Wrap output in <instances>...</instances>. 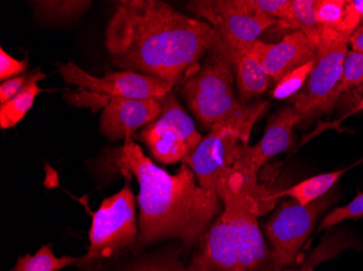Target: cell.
<instances>
[{"label": "cell", "instance_id": "cell-29", "mask_svg": "<svg viewBox=\"0 0 363 271\" xmlns=\"http://www.w3.org/2000/svg\"><path fill=\"white\" fill-rule=\"evenodd\" d=\"M32 74V73H30ZM30 74L20 75L8 81H1L0 85V105L8 103L14 96L18 95L30 79Z\"/></svg>", "mask_w": 363, "mask_h": 271}, {"label": "cell", "instance_id": "cell-7", "mask_svg": "<svg viewBox=\"0 0 363 271\" xmlns=\"http://www.w3.org/2000/svg\"><path fill=\"white\" fill-rule=\"evenodd\" d=\"M335 200L336 191L331 190L310 204L286 201L275 211L264 231L274 256L277 271L284 270L295 263L320 216Z\"/></svg>", "mask_w": 363, "mask_h": 271}, {"label": "cell", "instance_id": "cell-31", "mask_svg": "<svg viewBox=\"0 0 363 271\" xmlns=\"http://www.w3.org/2000/svg\"><path fill=\"white\" fill-rule=\"evenodd\" d=\"M363 96V83L359 88L354 89L352 93H347V99L350 103H352V108L358 103L359 100L362 98Z\"/></svg>", "mask_w": 363, "mask_h": 271}, {"label": "cell", "instance_id": "cell-28", "mask_svg": "<svg viewBox=\"0 0 363 271\" xmlns=\"http://www.w3.org/2000/svg\"><path fill=\"white\" fill-rule=\"evenodd\" d=\"M28 59L26 60H16L9 54L0 49V79L1 81H8L13 77L20 76L28 69Z\"/></svg>", "mask_w": 363, "mask_h": 271}, {"label": "cell", "instance_id": "cell-20", "mask_svg": "<svg viewBox=\"0 0 363 271\" xmlns=\"http://www.w3.org/2000/svg\"><path fill=\"white\" fill-rule=\"evenodd\" d=\"M363 83V54L362 52H348L344 61L342 74L336 88L328 98L325 107V114L331 113L342 95H347Z\"/></svg>", "mask_w": 363, "mask_h": 271}, {"label": "cell", "instance_id": "cell-26", "mask_svg": "<svg viewBox=\"0 0 363 271\" xmlns=\"http://www.w3.org/2000/svg\"><path fill=\"white\" fill-rule=\"evenodd\" d=\"M124 271H187V267L175 256L164 255L135 263Z\"/></svg>", "mask_w": 363, "mask_h": 271}, {"label": "cell", "instance_id": "cell-8", "mask_svg": "<svg viewBox=\"0 0 363 271\" xmlns=\"http://www.w3.org/2000/svg\"><path fill=\"white\" fill-rule=\"evenodd\" d=\"M187 9L209 23L226 48L256 42L277 22L257 9L252 0H196Z\"/></svg>", "mask_w": 363, "mask_h": 271}, {"label": "cell", "instance_id": "cell-18", "mask_svg": "<svg viewBox=\"0 0 363 271\" xmlns=\"http://www.w3.org/2000/svg\"><path fill=\"white\" fill-rule=\"evenodd\" d=\"M91 4L85 0H42L33 1L32 6L38 21L56 25L79 19L86 13Z\"/></svg>", "mask_w": 363, "mask_h": 271}, {"label": "cell", "instance_id": "cell-30", "mask_svg": "<svg viewBox=\"0 0 363 271\" xmlns=\"http://www.w3.org/2000/svg\"><path fill=\"white\" fill-rule=\"evenodd\" d=\"M350 45L354 52L363 54V24H361L350 38Z\"/></svg>", "mask_w": 363, "mask_h": 271}, {"label": "cell", "instance_id": "cell-9", "mask_svg": "<svg viewBox=\"0 0 363 271\" xmlns=\"http://www.w3.org/2000/svg\"><path fill=\"white\" fill-rule=\"evenodd\" d=\"M152 156L164 164L183 162L193 154L203 137L193 118L179 105L174 93L162 100V113L138 134Z\"/></svg>", "mask_w": 363, "mask_h": 271}, {"label": "cell", "instance_id": "cell-17", "mask_svg": "<svg viewBox=\"0 0 363 271\" xmlns=\"http://www.w3.org/2000/svg\"><path fill=\"white\" fill-rule=\"evenodd\" d=\"M46 77L47 75L40 71L32 73L26 86L8 103L0 105V127L1 129L13 128L26 117V114L35 103L36 97L43 91V89L38 85V81L46 79Z\"/></svg>", "mask_w": 363, "mask_h": 271}, {"label": "cell", "instance_id": "cell-21", "mask_svg": "<svg viewBox=\"0 0 363 271\" xmlns=\"http://www.w3.org/2000/svg\"><path fill=\"white\" fill-rule=\"evenodd\" d=\"M81 258L63 256L57 258L52 252V244L42 246L34 255L21 256L12 271H59L65 267L77 264Z\"/></svg>", "mask_w": 363, "mask_h": 271}, {"label": "cell", "instance_id": "cell-1", "mask_svg": "<svg viewBox=\"0 0 363 271\" xmlns=\"http://www.w3.org/2000/svg\"><path fill=\"white\" fill-rule=\"evenodd\" d=\"M219 35L203 20L193 19L160 0H121L106 30L110 59L123 70L174 86L199 67Z\"/></svg>", "mask_w": 363, "mask_h": 271}, {"label": "cell", "instance_id": "cell-11", "mask_svg": "<svg viewBox=\"0 0 363 271\" xmlns=\"http://www.w3.org/2000/svg\"><path fill=\"white\" fill-rule=\"evenodd\" d=\"M59 73L71 85L89 91L96 95H103L106 100L112 97L133 98V99H157L162 101L172 93V85L168 81L133 71H108L103 77L94 76L82 70L72 61L60 63Z\"/></svg>", "mask_w": 363, "mask_h": 271}, {"label": "cell", "instance_id": "cell-16", "mask_svg": "<svg viewBox=\"0 0 363 271\" xmlns=\"http://www.w3.org/2000/svg\"><path fill=\"white\" fill-rule=\"evenodd\" d=\"M350 168V167H346V168L338 169L335 172L310 177V178L291 185L289 188L274 192L273 199L277 201L279 197H289L293 199V201L297 202L298 204H310L312 202L317 201L328 195L333 188L334 185L340 180V177Z\"/></svg>", "mask_w": 363, "mask_h": 271}, {"label": "cell", "instance_id": "cell-19", "mask_svg": "<svg viewBox=\"0 0 363 271\" xmlns=\"http://www.w3.org/2000/svg\"><path fill=\"white\" fill-rule=\"evenodd\" d=\"M354 240L348 236L346 232L340 230L338 231L328 230L319 246L306 256L301 266L294 269L286 268L282 271H315V268L318 265L337 258L342 250L348 248H354Z\"/></svg>", "mask_w": 363, "mask_h": 271}, {"label": "cell", "instance_id": "cell-25", "mask_svg": "<svg viewBox=\"0 0 363 271\" xmlns=\"http://www.w3.org/2000/svg\"><path fill=\"white\" fill-rule=\"evenodd\" d=\"M252 5L286 28L293 24L291 0H252Z\"/></svg>", "mask_w": 363, "mask_h": 271}, {"label": "cell", "instance_id": "cell-24", "mask_svg": "<svg viewBox=\"0 0 363 271\" xmlns=\"http://www.w3.org/2000/svg\"><path fill=\"white\" fill-rule=\"evenodd\" d=\"M363 216V192L358 193L357 197L344 207H338L332 209L325 217L322 219L319 226V232L324 230H331L347 219H359Z\"/></svg>", "mask_w": 363, "mask_h": 271}, {"label": "cell", "instance_id": "cell-4", "mask_svg": "<svg viewBox=\"0 0 363 271\" xmlns=\"http://www.w3.org/2000/svg\"><path fill=\"white\" fill-rule=\"evenodd\" d=\"M233 61L221 40H218L205 60L181 83V93L203 127L221 124L252 130L266 111L269 101L242 105L234 89Z\"/></svg>", "mask_w": 363, "mask_h": 271}, {"label": "cell", "instance_id": "cell-23", "mask_svg": "<svg viewBox=\"0 0 363 271\" xmlns=\"http://www.w3.org/2000/svg\"><path fill=\"white\" fill-rule=\"evenodd\" d=\"M315 60L310 61V62L297 67L291 72L287 73L281 81H277L272 93H271L273 99H289V98H293L294 96L297 95L299 91L303 88V85L307 83L308 79L311 74L312 69L315 67Z\"/></svg>", "mask_w": 363, "mask_h": 271}, {"label": "cell", "instance_id": "cell-2", "mask_svg": "<svg viewBox=\"0 0 363 271\" xmlns=\"http://www.w3.org/2000/svg\"><path fill=\"white\" fill-rule=\"evenodd\" d=\"M114 161L126 177H135L140 185L136 248L171 238L187 246L199 243L221 214L222 202L217 193L199 185L186 164H182L177 174H169L147 158L130 138Z\"/></svg>", "mask_w": 363, "mask_h": 271}, {"label": "cell", "instance_id": "cell-13", "mask_svg": "<svg viewBox=\"0 0 363 271\" xmlns=\"http://www.w3.org/2000/svg\"><path fill=\"white\" fill-rule=\"evenodd\" d=\"M162 113V101L112 97L101 118V132L110 140L130 139L140 128L154 122Z\"/></svg>", "mask_w": 363, "mask_h": 271}, {"label": "cell", "instance_id": "cell-22", "mask_svg": "<svg viewBox=\"0 0 363 271\" xmlns=\"http://www.w3.org/2000/svg\"><path fill=\"white\" fill-rule=\"evenodd\" d=\"M294 30H301L313 42H317L323 26L317 16V0H291Z\"/></svg>", "mask_w": 363, "mask_h": 271}, {"label": "cell", "instance_id": "cell-14", "mask_svg": "<svg viewBox=\"0 0 363 271\" xmlns=\"http://www.w3.org/2000/svg\"><path fill=\"white\" fill-rule=\"evenodd\" d=\"M250 48L259 57L267 74L275 83L287 73L313 61L317 56V45L301 30H294L277 44L261 40L250 42Z\"/></svg>", "mask_w": 363, "mask_h": 271}, {"label": "cell", "instance_id": "cell-3", "mask_svg": "<svg viewBox=\"0 0 363 271\" xmlns=\"http://www.w3.org/2000/svg\"><path fill=\"white\" fill-rule=\"evenodd\" d=\"M224 209L208 228L187 271H277L258 218L272 205L254 197L222 202Z\"/></svg>", "mask_w": 363, "mask_h": 271}, {"label": "cell", "instance_id": "cell-15", "mask_svg": "<svg viewBox=\"0 0 363 271\" xmlns=\"http://www.w3.org/2000/svg\"><path fill=\"white\" fill-rule=\"evenodd\" d=\"M226 49L233 61L238 99L242 105H247L270 88L272 79L267 74L262 62L250 48V44Z\"/></svg>", "mask_w": 363, "mask_h": 271}, {"label": "cell", "instance_id": "cell-12", "mask_svg": "<svg viewBox=\"0 0 363 271\" xmlns=\"http://www.w3.org/2000/svg\"><path fill=\"white\" fill-rule=\"evenodd\" d=\"M303 121L301 112L293 105L279 110L269 120L260 142L255 146L246 144L226 175L244 185L252 187L260 185L261 168L269 160L285 154L293 146L294 128Z\"/></svg>", "mask_w": 363, "mask_h": 271}, {"label": "cell", "instance_id": "cell-10", "mask_svg": "<svg viewBox=\"0 0 363 271\" xmlns=\"http://www.w3.org/2000/svg\"><path fill=\"white\" fill-rule=\"evenodd\" d=\"M252 130L221 124L210 129L183 164L193 169L198 183L217 193V183L232 168L242 148L248 144Z\"/></svg>", "mask_w": 363, "mask_h": 271}, {"label": "cell", "instance_id": "cell-5", "mask_svg": "<svg viewBox=\"0 0 363 271\" xmlns=\"http://www.w3.org/2000/svg\"><path fill=\"white\" fill-rule=\"evenodd\" d=\"M136 200L128 183L123 188L101 202L91 218L89 246L79 265L89 267L99 260L113 258L138 239Z\"/></svg>", "mask_w": 363, "mask_h": 271}, {"label": "cell", "instance_id": "cell-6", "mask_svg": "<svg viewBox=\"0 0 363 271\" xmlns=\"http://www.w3.org/2000/svg\"><path fill=\"white\" fill-rule=\"evenodd\" d=\"M350 35L322 28L318 38L315 67L305 89L291 98V105L301 112L303 121L325 114L326 103L340 83L348 52Z\"/></svg>", "mask_w": 363, "mask_h": 271}, {"label": "cell", "instance_id": "cell-32", "mask_svg": "<svg viewBox=\"0 0 363 271\" xmlns=\"http://www.w3.org/2000/svg\"><path fill=\"white\" fill-rule=\"evenodd\" d=\"M352 7L356 10L357 13L360 16L361 21L363 22V0H350Z\"/></svg>", "mask_w": 363, "mask_h": 271}, {"label": "cell", "instance_id": "cell-27", "mask_svg": "<svg viewBox=\"0 0 363 271\" xmlns=\"http://www.w3.org/2000/svg\"><path fill=\"white\" fill-rule=\"evenodd\" d=\"M363 111V96L360 100H359L358 103L350 110V111L346 112V113L342 114V117L338 118L336 121L333 122H319L317 127L315 129L310 132L309 134H306L305 137L301 139V144H299L298 148L303 146V144L309 142L310 140L313 139V138L317 137L319 134H321L322 132H325V130L328 129H338L340 128V124H342V121H345L346 118L352 117V116L356 115L359 112Z\"/></svg>", "mask_w": 363, "mask_h": 271}]
</instances>
